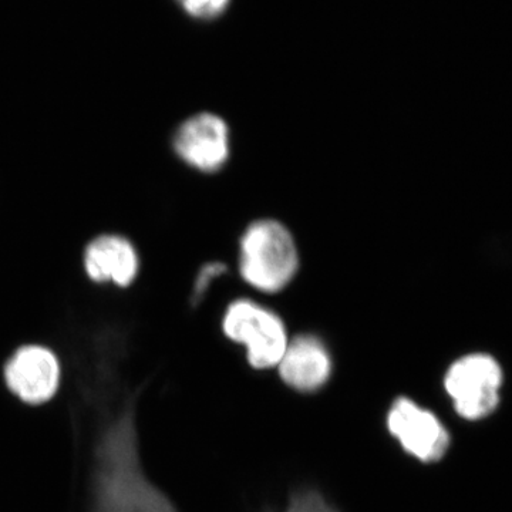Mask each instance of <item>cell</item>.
<instances>
[{
  "label": "cell",
  "mask_w": 512,
  "mask_h": 512,
  "mask_svg": "<svg viewBox=\"0 0 512 512\" xmlns=\"http://www.w3.org/2000/svg\"><path fill=\"white\" fill-rule=\"evenodd\" d=\"M503 389V366L488 353L458 357L444 376V390L454 412L467 421L485 420L497 412Z\"/></svg>",
  "instance_id": "obj_3"
},
{
  "label": "cell",
  "mask_w": 512,
  "mask_h": 512,
  "mask_svg": "<svg viewBox=\"0 0 512 512\" xmlns=\"http://www.w3.org/2000/svg\"><path fill=\"white\" fill-rule=\"evenodd\" d=\"M276 367L286 386L296 392L313 393L329 382L333 362L323 340L306 333L289 340L284 356Z\"/></svg>",
  "instance_id": "obj_9"
},
{
  "label": "cell",
  "mask_w": 512,
  "mask_h": 512,
  "mask_svg": "<svg viewBox=\"0 0 512 512\" xmlns=\"http://www.w3.org/2000/svg\"><path fill=\"white\" fill-rule=\"evenodd\" d=\"M133 403L127 399L101 426L93 451L94 505L99 512H178L141 464Z\"/></svg>",
  "instance_id": "obj_1"
},
{
  "label": "cell",
  "mask_w": 512,
  "mask_h": 512,
  "mask_svg": "<svg viewBox=\"0 0 512 512\" xmlns=\"http://www.w3.org/2000/svg\"><path fill=\"white\" fill-rule=\"evenodd\" d=\"M299 252L289 229L281 222H252L239 244V274L256 291H284L298 274Z\"/></svg>",
  "instance_id": "obj_2"
},
{
  "label": "cell",
  "mask_w": 512,
  "mask_h": 512,
  "mask_svg": "<svg viewBox=\"0 0 512 512\" xmlns=\"http://www.w3.org/2000/svg\"><path fill=\"white\" fill-rule=\"evenodd\" d=\"M82 271L90 284L128 289L141 272V255L133 239L120 232H100L86 242Z\"/></svg>",
  "instance_id": "obj_8"
},
{
  "label": "cell",
  "mask_w": 512,
  "mask_h": 512,
  "mask_svg": "<svg viewBox=\"0 0 512 512\" xmlns=\"http://www.w3.org/2000/svg\"><path fill=\"white\" fill-rule=\"evenodd\" d=\"M170 146L175 158L191 170L217 173L231 153L229 128L217 114H191L175 126Z\"/></svg>",
  "instance_id": "obj_7"
},
{
  "label": "cell",
  "mask_w": 512,
  "mask_h": 512,
  "mask_svg": "<svg viewBox=\"0 0 512 512\" xmlns=\"http://www.w3.org/2000/svg\"><path fill=\"white\" fill-rule=\"evenodd\" d=\"M266 512H340L328 498L315 488H301L289 497L282 510Z\"/></svg>",
  "instance_id": "obj_10"
},
{
  "label": "cell",
  "mask_w": 512,
  "mask_h": 512,
  "mask_svg": "<svg viewBox=\"0 0 512 512\" xmlns=\"http://www.w3.org/2000/svg\"><path fill=\"white\" fill-rule=\"evenodd\" d=\"M222 330L229 340L244 346L249 365L258 370L278 366L289 343L281 316L251 299L229 303Z\"/></svg>",
  "instance_id": "obj_4"
},
{
  "label": "cell",
  "mask_w": 512,
  "mask_h": 512,
  "mask_svg": "<svg viewBox=\"0 0 512 512\" xmlns=\"http://www.w3.org/2000/svg\"><path fill=\"white\" fill-rule=\"evenodd\" d=\"M3 379L23 403L40 406L56 396L62 382V362L46 343H20L6 359Z\"/></svg>",
  "instance_id": "obj_5"
},
{
  "label": "cell",
  "mask_w": 512,
  "mask_h": 512,
  "mask_svg": "<svg viewBox=\"0 0 512 512\" xmlns=\"http://www.w3.org/2000/svg\"><path fill=\"white\" fill-rule=\"evenodd\" d=\"M387 430L409 456L424 464L446 457L450 433L439 417L410 397H397L389 407Z\"/></svg>",
  "instance_id": "obj_6"
},
{
  "label": "cell",
  "mask_w": 512,
  "mask_h": 512,
  "mask_svg": "<svg viewBox=\"0 0 512 512\" xmlns=\"http://www.w3.org/2000/svg\"><path fill=\"white\" fill-rule=\"evenodd\" d=\"M225 271V266L221 264H207L202 266L192 286L191 299L192 303L200 301L205 292L210 288L211 282L218 278Z\"/></svg>",
  "instance_id": "obj_12"
},
{
  "label": "cell",
  "mask_w": 512,
  "mask_h": 512,
  "mask_svg": "<svg viewBox=\"0 0 512 512\" xmlns=\"http://www.w3.org/2000/svg\"><path fill=\"white\" fill-rule=\"evenodd\" d=\"M185 13L195 19H214L228 8L229 0H177Z\"/></svg>",
  "instance_id": "obj_11"
}]
</instances>
